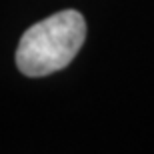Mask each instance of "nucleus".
<instances>
[{"label": "nucleus", "mask_w": 154, "mask_h": 154, "mask_svg": "<svg viewBox=\"0 0 154 154\" xmlns=\"http://www.w3.org/2000/svg\"><path fill=\"white\" fill-rule=\"evenodd\" d=\"M86 40L84 16L62 10L30 26L16 48V66L26 76L38 78L66 68Z\"/></svg>", "instance_id": "obj_1"}]
</instances>
